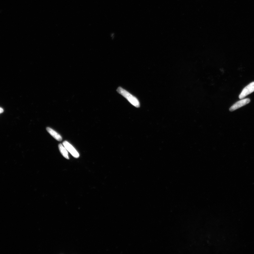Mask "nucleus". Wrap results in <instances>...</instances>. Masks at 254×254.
<instances>
[{
  "mask_svg": "<svg viewBox=\"0 0 254 254\" xmlns=\"http://www.w3.org/2000/svg\"><path fill=\"white\" fill-rule=\"evenodd\" d=\"M117 91L122 96L126 99L131 104L137 108L140 106V102L137 97L121 87H119Z\"/></svg>",
  "mask_w": 254,
  "mask_h": 254,
  "instance_id": "nucleus-1",
  "label": "nucleus"
},
{
  "mask_svg": "<svg viewBox=\"0 0 254 254\" xmlns=\"http://www.w3.org/2000/svg\"><path fill=\"white\" fill-rule=\"evenodd\" d=\"M254 91V82L251 83L250 84L246 86L241 93L239 95V98L240 99H243L246 97L248 95L252 93Z\"/></svg>",
  "mask_w": 254,
  "mask_h": 254,
  "instance_id": "nucleus-2",
  "label": "nucleus"
},
{
  "mask_svg": "<svg viewBox=\"0 0 254 254\" xmlns=\"http://www.w3.org/2000/svg\"><path fill=\"white\" fill-rule=\"evenodd\" d=\"M63 144L65 147L68 151L71 153L72 156L76 158L80 157V155L76 149L68 141H65L63 142Z\"/></svg>",
  "mask_w": 254,
  "mask_h": 254,
  "instance_id": "nucleus-3",
  "label": "nucleus"
},
{
  "mask_svg": "<svg viewBox=\"0 0 254 254\" xmlns=\"http://www.w3.org/2000/svg\"><path fill=\"white\" fill-rule=\"evenodd\" d=\"M250 100L249 99H242L234 104L230 109V111H235L249 103Z\"/></svg>",
  "mask_w": 254,
  "mask_h": 254,
  "instance_id": "nucleus-4",
  "label": "nucleus"
},
{
  "mask_svg": "<svg viewBox=\"0 0 254 254\" xmlns=\"http://www.w3.org/2000/svg\"><path fill=\"white\" fill-rule=\"evenodd\" d=\"M46 130L47 132H48L53 137H54L58 141H60L62 140V138L59 134H58L54 130L51 129V128L47 127L46 128Z\"/></svg>",
  "mask_w": 254,
  "mask_h": 254,
  "instance_id": "nucleus-5",
  "label": "nucleus"
},
{
  "mask_svg": "<svg viewBox=\"0 0 254 254\" xmlns=\"http://www.w3.org/2000/svg\"><path fill=\"white\" fill-rule=\"evenodd\" d=\"M58 147L61 154L64 157L67 159H69L68 150L65 147L63 146V145L60 144H59Z\"/></svg>",
  "mask_w": 254,
  "mask_h": 254,
  "instance_id": "nucleus-6",
  "label": "nucleus"
},
{
  "mask_svg": "<svg viewBox=\"0 0 254 254\" xmlns=\"http://www.w3.org/2000/svg\"><path fill=\"white\" fill-rule=\"evenodd\" d=\"M3 109H2L1 108H0V113H2L3 112Z\"/></svg>",
  "mask_w": 254,
  "mask_h": 254,
  "instance_id": "nucleus-7",
  "label": "nucleus"
}]
</instances>
